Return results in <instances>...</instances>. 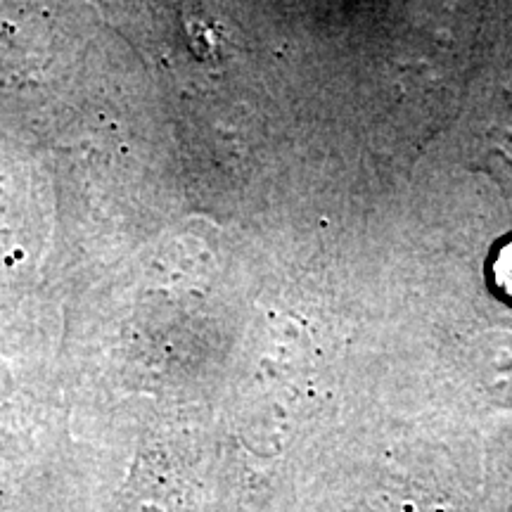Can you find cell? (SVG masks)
<instances>
[{
    "label": "cell",
    "instance_id": "1",
    "mask_svg": "<svg viewBox=\"0 0 512 512\" xmlns=\"http://www.w3.org/2000/svg\"><path fill=\"white\" fill-rule=\"evenodd\" d=\"M494 285L505 299L512 302V242L501 247L494 261Z\"/></svg>",
    "mask_w": 512,
    "mask_h": 512
}]
</instances>
